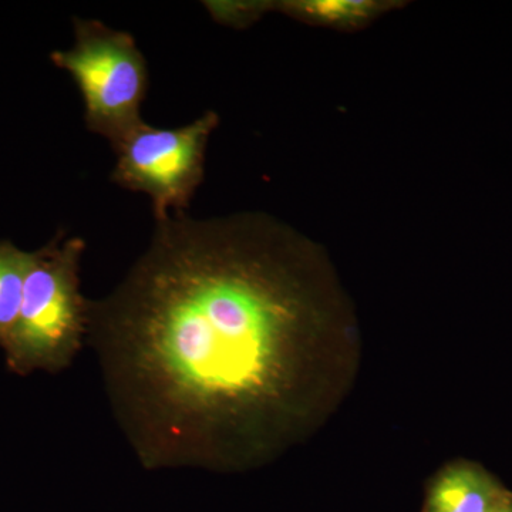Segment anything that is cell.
Listing matches in <instances>:
<instances>
[{
    "label": "cell",
    "instance_id": "6da1fadb",
    "mask_svg": "<svg viewBox=\"0 0 512 512\" xmlns=\"http://www.w3.org/2000/svg\"><path fill=\"white\" fill-rule=\"evenodd\" d=\"M343 319L325 256L289 225L181 212L89 299L86 345L141 466L241 470L289 443L318 342Z\"/></svg>",
    "mask_w": 512,
    "mask_h": 512
},
{
    "label": "cell",
    "instance_id": "9c48e42d",
    "mask_svg": "<svg viewBox=\"0 0 512 512\" xmlns=\"http://www.w3.org/2000/svg\"><path fill=\"white\" fill-rule=\"evenodd\" d=\"M495 512H512V494H508L507 498H505L504 503L498 507V510Z\"/></svg>",
    "mask_w": 512,
    "mask_h": 512
},
{
    "label": "cell",
    "instance_id": "277c9868",
    "mask_svg": "<svg viewBox=\"0 0 512 512\" xmlns=\"http://www.w3.org/2000/svg\"><path fill=\"white\" fill-rule=\"evenodd\" d=\"M218 124L215 111L177 128L144 121L114 148L117 163L111 181L148 195L156 221L185 212L204 181L208 141Z\"/></svg>",
    "mask_w": 512,
    "mask_h": 512
},
{
    "label": "cell",
    "instance_id": "ba28073f",
    "mask_svg": "<svg viewBox=\"0 0 512 512\" xmlns=\"http://www.w3.org/2000/svg\"><path fill=\"white\" fill-rule=\"evenodd\" d=\"M212 18L231 26H247L272 10V2H205Z\"/></svg>",
    "mask_w": 512,
    "mask_h": 512
},
{
    "label": "cell",
    "instance_id": "8992f818",
    "mask_svg": "<svg viewBox=\"0 0 512 512\" xmlns=\"http://www.w3.org/2000/svg\"><path fill=\"white\" fill-rule=\"evenodd\" d=\"M272 9L315 25L352 29L360 28L386 12L389 3L376 0H285L272 2Z\"/></svg>",
    "mask_w": 512,
    "mask_h": 512
},
{
    "label": "cell",
    "instance_id": "52a82bcc",
    "mask_svg": "<svg viewBox=\"0 0 512 512\" xmlns=\"http://www.w3.org/2000/svg\"><path fill=\"white\" fill-rule=\"evenodd\" d=\"M30 262L32 252L23 251L13 242L0 241V349L18 322Z\"/></svg>",
    "mask_w": 512,
    "mask_h": 512
},
{
    "label": "cell",
    "instance_id": "7a4b0ae2",
    "mask_svg": "<svg viewBox=\"0 0 512 512\" xmlns=\"http://www.w3.org/2000/svg\"><path fill=\"white\" fill-rule=\"evenodd\" d=\"M84 252L83 238L63 232L32 251L19 319L2 349L13 375H57L86 346L89 299L80 289Z\"/></svg>",
    "mask_w": 512,
    "mask_h": 512
},
{
    "label": "cell",
    "instance_id": "5b68a950",
    "mask_svg": "<svg viewBox=\"0 0 512 512\" xmlns=\"http://www.w3.org/2000/svg\"><path fill=\"white\" fill-rule=\"evenodd\" d=\"M508 494L483 468L457 463L433 481L424 512H495Z\"/></svg>",
    "mask_w": 512,
    "mask_h": 512
},
{
    "label": "cell",
    "instance_id": "3957f363",
    "mask_svg": "<svg viewBox=\"0 0 512 512\" xmlns=\"http://www.w3.org/2000/svg\"><path fill=\"white\" fill-rule=\"evenodd\" d=\"M74 45L55 50L53 64L73 77L84 101V120L116 148L144 123L141 104L148 90V69L136 40L100 20L74 18Z\"/></svg>",
    "mask_w": 512,
    "mask_h": 512
}]
</instances>
